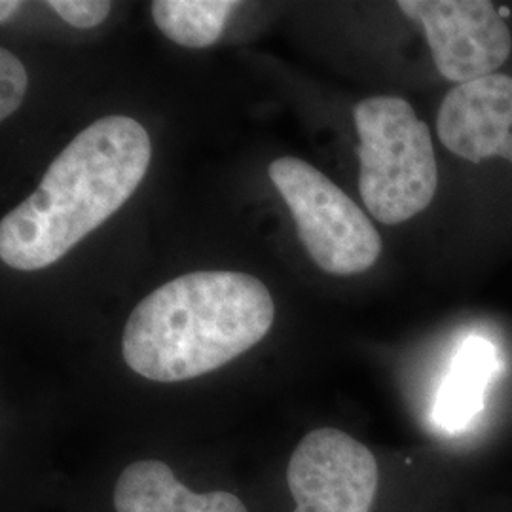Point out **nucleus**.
Segmentation results:
<instances>
[{"label":"nucleus","mask_w":512,"mask_h":512,"mask_svg":"<svg viewBox=\"0 0 512 512\" xmlns=\"http://www.w3.org/2000/svg\"><path fill=\"white\" fill-rule=\"evenodd\" d=\"M150 158L147 129L129 116H105L80 131L0 222L2 262L23 272L52 266L128 202Z\"/></svg>","instance_id":"obj_1"},{"label":"nucleus","mask_w":512,"mask_h":512,"mask_svg":"<svg viewBox=\"0 0 512 512\" xmlns=\"http://www.w3.org/2000/svg\"><path fill=\"white\" fill-rule=\"evenodd\" d=\"M275 319L272 294L253 275L207 270L181 275L131 311L122 355L150 382L200 378L255 348Z\"/></svg>","instance_id":"obj_2"},{"label":"nucleus","mask_w":512,"mask_h":512,"mask_svg":"<svg viewBox=\"0 0 512 512\" xmlns=\"http://www.w3.org/2000/svg\"><path fill=\"white\" fill-rule=\"evenodd\" d=\"M359 192L384 224H401L427 209L439 186L431 131L401 97H368L355 107Z\"/></svg>","instance_id":"obj_3"},{"label":"nucleus","mask_w":512,"mask_h":512,"mask_svg":"<svg viewBox=\"0 0 512 512\" xmlns=\"http://www.w3.org/2000/svg\"><path fill=\"white\" fill-rule=\"evenodd\" d=\"M268 175L293 213L298 238L323 272L357 275L376 264L382 253L378 230L327 175L298 158L274 160Z\"/></svg>","instance_id":"obj_4"},{"label":"nucleus","mask_w":512,"mask_h":512,"mask_svg":"<svg viewBox=\"0 0 512 512\" xmlns=\"http://www.w3.org/2000/svg\"><path fill=\"white\" fill-rule=\"evenodd\" d=\"M380 471L361 440L334 427L313 429L287 465L293 512H370Z\"/></svg>","instance_id":"obj_5"},{"label":"nucleus","mask_w":512,"mask_h":512,"mask_svg":"<svg viewBox=\"0 0 512 512\" xmlns=\"http://www.w3.org/2000/svg\"><path fill=\"white\" fill-rule=\"evenodd\" d=\"M399 8L420 23L439 73L458 86L495 74L511 55V31L492 2L403 0Z\"/></svg>","instance_id":"obj_6"},{"label":"nucleus","mask_w":512,"mask_h":512,"mask_svg":"<svg viewBox=\"0 0 512 512\" xmlns=\"http://www.w3.org/2000/svg\"><path fill=\"white\" fill-rule=\"evenodd\" d=\"M437 133L459 158L476 164L499 156L512 164V76L490 74L450 90Z\"/></svg>","instance_id":"obj_7"},{"label":"nucleus","mask_w":512,"mask_h":512,"mask_svg":"<svg viewBox=\"0 0 512 512\" xmlns=\"http://www.w3.org/2000/svg\"><path fill=\"white\" fill-rule=\"evenodd\" d=\"M114 512H249L230 492H194L158 459L126 465L112 492Z\"/></svg>","instance_id":"obj_8"},{"label":"nucleus","mask_w":512,"mask_h":512,"mask_svg":"<svg viewBox=\"0 0 512 512\" xmlns=\"http://www.w3.org/2000/svg\"><path fill=\"white\" fill-rule=\"evenodd\" d=\"M495 366L497 351L492 342L473 336L461 344L437 397L435 420L440 427L459 431L475 420Z\"/></svg>","instance_id":"obj_9"},{"label":"nucleus","mask_w":512,"mask_h":512,"mask_svg":"<svg viewBox=\"0 0 512 512\" xmlns=\"http://www.w3.org/2000/svg\"><path fill=\"white\" fill-rule=\"evenodd\" d=\"M238 6L234 0H156L152 18L175 44L198 50L217 42L226 19Z\"/></svg>","instance_id":"obj_10"},{"label":"nucleus","mask_w":512,"mask_h":512,"mask_svg":"<svg viewBox=\"0 0 512 512\" xmlns=\"http://www.w3.org/2000/svg\"><path fill=\"white\" fill-rule=\"evenodd\" d=\"M27 71L16 55L0 50V120L10 118L21 107L27 93Z\"/></svg>","instance_id":"obj_11"},{"label":"nucleus","mask_w":512,"mask_h":512,"mask_svg":"<svg viewBox=\"0 0 512 512\" xmlns=\"http://www.w3.org/2000/svg\"><path fill=\"white\" fill-rule=\"evenodd\" d=\"M55 14L76 29H92L109 18L112 4L107 0H50Z\"/></svg>","instance_id":"obj_12"},{"label":"nucleus","mask_w":512,"mask_h":512,"mask_svg":"<svg viewBox=\"0 0 512 512\" xmlns=\"http://www.w3.org/2000/svg\"><path fill=\"white\" fill-rule=\"evenodd\" d=\"M23 2L19 0H2L0 2V23H6L16 12L21 10Z\"/></svg>","instance_id":"obj_13"}]
</instances>
